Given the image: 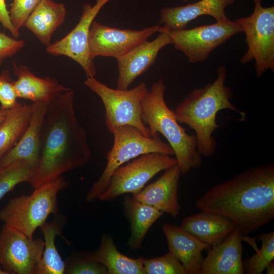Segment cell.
Segmentation results:
<instances>
[{"instance_id":"17","label":"cell","mask_w":274,"mask_h":274,"mask_svg":"<svg viewBox=\"0 0 274 274\" xmlns=\"http://www.w3.org/2000/svg\"><path fill=\"white\" fill-rule=\"evenodd\" d=\"M181 175L180 167L176 164L166 169L156 181L139 193L132 194V196L176 218L179 215L181 208L178 198Z\"/></svg>"},{"instance_id":"23","label":"cell","mask_w":274,"mask_h":274,"mask_svg":"<svg viewBox=\"0 0 274 274\" xmlns=\"http://www.w3.org/2000/svg\"><path fill=\"white\" fill-rule=\"evenodd\" d=\"M123 205L130 226L127 245L132 250L139 249L150 228L164 213L127 195L124 197Z\"/></svg>"},{"instance_id":"33","label":"cell","mask_w":274,"mask_h":274,"mask_svg":"<svg viewBox=\"0 0 274 274\" xmlns=\"http://www.w3.org/2000/svg\"><path fill=\"white\" fill-rule=\"evenodd\" d=\"M24 45V41L11 38L0 32V65L5 59L15 55Z\"/></svg>"},{"instance_id":"29","label":"cell","mask_w":274,"mask_h":274,"mask_svg":"<svg viewBox=\"0 0 274 274\" xmlns=\"http://www.w3.org/2000/svg\"><path fill=\"white\" fill-rule=\"evenodd\" d=\"M145 274H186L181 262L169 252L150 259H143Z\"/></svg>"},{"instance_id":"35","label":"cell","mask_w":274,"mask_h":274,"mask_svg":"<svg viewBox=\"0 0 274 274\" xmlns=\"http://www.w3.org/2000/svg\"><path fill=\"white\" fill-rule=\"evenodd\" d=\"M267 274H273L274 273V263L273 261H271L266 267Z\"/></svg>"},{"instance_id":"10","label":"cell","mask_w":274,"mask_h":274,"mask_svg":"<svg viewBox=\"0 0 274 274\" xmlns=\"http://www.w3.org/2000/svg\"><path fill=\"white\" fill-rule=\"evenodd\" d=\"M176 164V158L170 155L159 153L142 155L116 169L98 200L110 201L124 194L138 193L156 175Z\"/></svg>"},{"instance_id":"34","label":"cell","mask_w":274,"mask_h":274,"mask_svg":"<svg viewBox=\"0 0 274 274\" xmlns=\"http://www.w3.org/2000/svg\"><path fill=\"white\" fill-rule=\"evenodd\" d=\"M0 23L7 29L14 38L20 36V32L17 31L12 25L7 9L5 0H0Z\"/></svg>"},{"instance_id":"6","label":"cell","mask_w":274,"mask_h":274,"mask_svg":"<svg viewBox=\"0 0 274 274\" xmlns=\"http://www.w3.org/2000/svg\"><path fill=\"white\" fill-rule=\"evenodd\" d=\"M113 134V145L107 152L106 166L87 192L86 199L88 202L98 200L107 188L113 173L131 159L150 153L174 154L170 146L162 141L160 134L147 136L136 128L124 125L117 128Z\"/></svg>"},{"instance_id":"5","label":"cell","mask_w":274,"mask_h":274,"mask_svg":"<svg viewBox=\"0 0 274 274\" xmlns=\"http://www.w3.org/2000/svg\"><path fill=\"white\" fill-rule=\"evenodd\" d=\"M62 176L38 187L30 195L12 198L0 211V220L33 238L35 232L49 216L58 211L57 194L68 185Z\"/></svg>"},{"instance_id":"20","label":"cell","mask_w":274,"mask_h":274,"mask_svg":"<svg viewBox=\"0 0 274 274\" xmlns=\"http://www.w3.org/2000/svg\"><path fill=\"white\" fill-rule=\"evenodd\" d=\"M13 65L14 73L17 77L13 84L18 98L33 102H49L72 89L51 77H37L27 66L17 64L15 62H13Z\"/></svg>"},{"instance_id":"15","label":"cell","mask_w":274,"mask_h":274,"mask_svg":"<svg viewBox=\"0 0 274 274\" xmlns=\"http://www.w3.org/2000/svg\"><path fill=\"white\" fill-rule=\"evenodd\" d=\"M235 0H200L183 6L166 7L162 8L160 13L159 32L186 28L191 21L203 15H208L216 22L226 20L228 17L225 9L232 5Z\"/></svg>"},{"instance_id":"12","label":"cell","mask_w":274,"mask_h":274,"mask_svg":"<svg viewBox=\"0 0 274 274\" xmlns=\"http://www.w3.org/2000/svg\"><path fill=\"white\" fill-rule=\"evenodd\" d=\"M160 25L141 30L112 27L94 21L88 39L90 58L97 56L111 57L117 59L159 32Z\"/></svg>"},{"instance_id":"27","label":"cell","mask_w":274,"mask_h":274,"mask_svg":"<svg viewBox=\"0 0 274 274\" xmlns=\"http://www.w3.org/2000/svg\"><path fill=\"white\" fill-rule=\"evenodd\" d=\"M37 168L26 161H17L0 168V200L17 185L31 183Z\"/></svg>"},{"instance_id":"4","label":"cell","mask_w":274,"mask_h":274,"mask_svg":"<svg viewBox=\"0 0 274 274\" xmlns=\"http://www.w3.org/2000/svg\"><path fill=\"white\" fill-rule=\"evenodd\" d=\"M163 79L154 83L141 101V118L149 128L151 136L161 134L173 149L181 174L185 175L202 164L197 150L195 135L188 134L167 106Z\"/></svg>"},{"instance_id":"18","label":"cell","mask_w":274,"mask_h":274,"mask_svg":"<svg viewBox=\"0 0 274 274\" xmlns=\"http://www.w3.org/2000/svg\"><path fill=\"white\" fill-rule=\"evenodd\" d=\"M48 102H33L29 123L16 145L0 161V168L17 161H26L38 168L42 126Z\"/></svg>"},{"instance_id":"3","label":"cell","mask_w":274,"mask_h":274,"mask_svg":"<svg viewBox=\"0 0 274 274\" xmlns=\"http://www.w3.org/2000/svg\"><path fill=\"white\" fill-rule=\"evenodd\" d=\"M217 73L213 82L193 90L173 111L179 123L186 124L194 130L197 150L205 157L213 156L216 150L217 144L213 133L220 127L216 120L219 111L229 109L235 112L240 115L242 121L246 117V113L230 101L232 93L231 89L225 85L226 67L219 66Z\"/></svg>"},{"instance_id":"11","label":"cell","mask_w":274,"mask_h":274,"mask_svg":"<svg viewBox=\"0 0 274 274\" xmlns=\"http://www.w3.org/2000/svg\"><path fill=\"white\" fill-rule=\"evenodd\" d=\"M111 0H96L92 5L83 6L82 13L75 27L61 39L46 46V52L54 56H65L78 63L87 78L97 74L93 60L89 55L88 39L91 25L102 7Z\"/></svg>"},{"instance_id":"8","label":"cell","mask_w":274,"mask_h":274,"mask_svg":"<svg viewBox=\"0 0 274 274\" xmlns=\"http://www.w3.org/2000/svg\"><path fill=\"white\" fill-rule=\"evenodd\" d=\"M252 13L235 19L246 35L247 50L240 59L245 64L255 61L257 77L268 70L274 72V7H264L261 0H253Z\"/></svg>"},{"instance_id":"19","label":"cell","mask_w":274,"mask_h":274,"mask_svg":"<svg viewBox=\"0 0 274 274\" xmlns=\"http://www.w3.org/2000/svg\"><path fill=\"white\" fill-rule=\"evenodd\" d=\"M162 230L168 251L183 265L186 274H199L203 260L202 252L210 247L191 234L177 226L165 223Z\"/></svg>"},{"instance_id":"28","label":"cell","mask_w":274,"mask_h":274,"mask_svg":"<svg viewBox=\"0 0 274 274\" xmlns=\"http://www.w3.org/2000/svg\"><path fill=\"white\" fill-rule=\"evenodd\" d=\"M257 237L261 242V248L250 258L243 260L244 273L261 274L274 259V232L261 233Z\"/></svg>"},{"instance_id":"2","label":"cell","mask_w":274,"mask_h":274,"mask_svg":"<svg viewBox=\"0 0 274 274\" xmlns=\"http://www.w3.org/2000/svg\"><path fill=\"white\" fill-rule=\"evenodd\" d=\"M86 132L74 107L72 89L49 102L42 129L40 159L30 183L35 188L81 168L91 157Z\"/></svg>"},{"instance_id":"37","label":"cell","mask_w":274,"mask_h":274,"mask_svg":"<svg viewBox=\"0 0 274 274\" xmlns=\"http://www.w3.org/2000/svg\"><path fill=\"white\" fill-rule=\"evenodd\" d=\"M0 274H10L0 265Z\"/></svg>"},{"instance_id":"30","label":"cell","mask_w":274,"mask_h":274,"mask_svg":"<svg viewBox=\"0 0 274 274\" xmlns=\"http://www.w3.org/2000/svg\"><path fill=\"white\" fill-rule=\"evenodd\" d=\"M41 0H12L9 10L10 21L14 28L19 29L25 23Z\"/></svg>"},{"instance_id":"31","label":"cell","mask_w":274,"mask_h":274,"mask_svg":"<svg viewBox=\"0 0 274 274\" xmlns=\"http://www.w3.org/2000/svg\"><path fill=\"white\" fill-rule=\"evenodd\" d=\"M17 98L9 72L4 71L0 74V109L8 110L18 106L20 103Z\"/></svg>"},{"instance_id":"21","label":"cell","mask_w":274,"mask_h":274,"mask_svg":"<svg viewBox=\"0 0 274 274\" xmlns=\"http://www.w3.org/2000/svg\"><path fill=\"white\" fill-rule=\"evenodd\" d=\"M180 226L210 248L221 243L236 227L224 217L203 211L186 217Z\"/></svg>"},{"instance_id":"24","label":"cell","mask_w":274,"mask_h":274,"mask_svg":"<svg viewBox=\"0 0 274 274\" xmlns=\"http://www.w3.org/2000/svg\"><path fill=\"white\" fill-rule=\"evenodd\" d=\"M89 257L103 265L108 274H145L143 257L133 259L122 254L109 234L102 236L99 247Z\"/></svg>"},{"instance_id":"22","label":"cell","mask_w":274,"mask_h":274,"mask_svg":"<svg viewBox=\"0 0 274 274\" xmlns=\"http://www.w3.org/2000/svg\"><path fill=\"white\" fill-rule=\"evenodd\" d=\"M67 14L65 5L52 0H41L27 18L24 26L46 46L53 33L63 23Z\"/></svg>"},{"instance_id":"25","label":"cell","mask_w":274,"mask_h":274,"mask_svg":"<svg viewBox=\"0 0 274 274\" xmlns=\"http://www.w3.org/2000/svg\"><path fill=\"white\" fill-rule=\"evenodd\" d=\"M63 216L55 215L52 221L45 222L40 227L44 236V248L35 274H63L66 265L55 246L56 237L61 234L64 224Z\"/></svg>"},{"instance_id":"1","label":"cell","mask_w":274,"mask_h":274,"mask_svg":"<svg viewBox=\"0 0 274 274\" xmlns=\"http://www.w3.org/2000/svg\"><path fill=\"white\" fill-rule=\"evenodd\" d=\"M201 211L231 221L243 235L274 219V164L251 167L210 188L195 201Z\"/></svg>"},{"instance_id":"38","label":"cell","mask_w":274,"mask_h":274,"mask_svg":"<svg viewBox=\"0 0 274 274\" xmlns=\"http://www.w3.org/2000/svg\"><path fill=\"white\" fill-rule=\"evenodd\" d=\"M184 2H187L189 0H183Z\"/></svg>"},{"instance_id":"26","label":"cell","mask_w":274,"mask_h":274,"mask_svg":"<svg viewBox=\"0 0 274 274\" xmlns=\"http://www.w3.org/2000/svg\"><path fill=\"white\" fill-rule=\"evenodd\" d=\"M33 104H22L9 110L0 124V161L16 145L25 130L32 114Z\"/></svg>"},{"instance_id":"16","label":"cell","mask_w":274,"mask_h":274,"mask_svg":"<svg viewBox=\"0 0 274 274\" xmlns=\"http://www.w3.org/2000/svg\"><path fill=\"white\" fill-rule=\"evenodd\" d=\"M243 235L235 227L221 243L210 248L199 274H243Z\"/></svg>"},{"instance_id":"7","label":"cell","mask_w":274,"mask_h":274,"mask_svg":"<svg viewBox=\"0 0 274 274\" xmlns=\"http://www.w3.org/2000/svg\"><path fill=\"white\" fill-rule=\"evenodd\" d=\"M84 84L101 99L105 110L106 125L111 133L120 126L130 125L145 135L152 136L141 118V101L148 90L145 82L132 89L122 90L111 88L95 77H88Z\"/></svg>"},{"instance_id":"9","label":"cell","mask_w":274,"mask_h":274,"mask_svg":"<svg viewBox=\"0 0 274 274\" xmlns=\"http://www.w3.org/2000/svg\"><path fill=\"white\" fill-rule=\"evenodd\" d=\"M161 31L168 34L172 44L185 55L189 62L196 63L206 60L214 49L243 30L235 21L227 19L190 29Z\"/></svg>"},{"instance_id":"36","label":"cell","mask_w":274,"mask_h":274,"mask_svg":"<svg viewBox=\"0 0 274 274\" xmlns=\"http://www.w3.org/2000/svg\"><path fill=\"white\" fill-rule=\"evenodd\" d=\"M8 110H2L0 109V124L2 123V122L5 120L6 118L8 113Z\"/></svg>"},{"instance_id":"13","label":"cell","mask_w":274,"mask_h":274,"mask_svg":"<svg viewBox=\"0 0 274 274\" xmlns=\"http://www.w3.org/2000/svg\"><path fill=\"white\" fill-rule=\"evenodd\" d=\"M44 248L42 238H29L4 225L0 232V265L10 274H35Z\"/></svg>"},{"instance_id":"14","label":"cell","mask_w":274,"mask_h":274,"mask_svg":"<svg viewBox=\"0 0 274 274\" xmlns=\"http://www.w3.org/2000/svg\"><path fill=\"white\" fill-rule=\"evenodd\" d=\"M159 33L154 40H146L116 59L118 71L117 89H129L135 80L154 63L160 51L172 44L170 38L166 32Z\"/></svg>"},{"instance_id":"32","label":"cell","mask_w":274,"mask_h":274,"mask_svg":"<svg viewBox=\"0 0 274 274\" xmlns=\"http://www.w3.org/2000/svg\"><path fill=\"white\" fill-rule=\"evenodd\" d=\"M65 273L69 274H108L106 268L101 264L89 257L78 260L65 268Z\"/></svg>"}]
</instances>
